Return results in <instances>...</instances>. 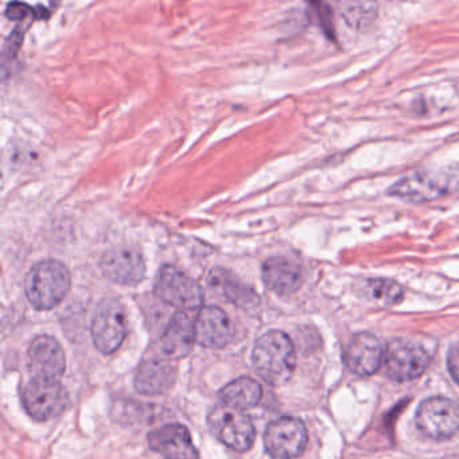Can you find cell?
Instances as JSON below:
<instances>
[{"label":"cell","mask_w":459,"mask_h":459,"mask_svg":"<svg viewBox=\"0 0 459 459\" xmlns=\"http://www.w3.org/2000/svg\"><path fill=\"white\" fill-rule=\"evenodd\" d=\"M100 267L109 281L122 286H136L143 281L146 273L143 256L133 247L109 249L101 259Z\"/></svg>","instance_id":"8fae6325"},{"label":"cell","mask_w":459,"mask_h":459,"mask_svg":"<svg viewBox=\"0 0 459 459\" xmlns=\"http://www.w3.org/2000/svg\"><path fill=\"white\" fill-rule=\"evenodd\" d=\"M177 365L173 359H152L142 362L135 375V389L146 396L165 394L176 383Z\"/></svg>","instance_id":"2e32d148"},{"label":"cell","mask_w":459,"mask_h":459,"mask_svg":"<svg viewBox=\"0 0 459 459\" xmlns=\"http://www.w3.org/2000/svg\"><path fill=\"white\" fill-rule=\"evenodd\" d=\"M154 294L166 305L179 310H195L204 302L200 284L174 265L160 268L155 279Z\"/></svg>","instance_id":"277c9868"},{"label":"cell","mask_w":459,"mask_h":459,"mask_svg":"<svg viewBox=\"0 0 459 459\" xmlns=\"http://www.w3.org/2000/svg\"><path fill=\"white\" fill-rule=\"evenodd\" d=\"M370 292L375 299L381 300L386 305H394L403 298V289L396 281L389 279H375L369 281Z\"/></svg>","instance_id":"7402d4cb"},{"label":"cell","mask_w":459,"mask_h":459,"mask_svg":"<svg viewBox=\"0 0 459 459\" xmlns=\"http://www.w3.org/2000/svg\"><path fill=\"white\" fill-rule=\"evenodd\" d=\"M450 176L437 171H416L403 177L389 189V195L410 203H429L450 192Z\"/></svg>","instance_id":"30bf717a"},{"label":"cell","mask_w":459,"mask_h":459,"mask_svg":"<svg viewBox=\"0 0 459 459\" xmlns=\"http://www.w3.org/2000/svg\"><path fill=\"white\" fill-rule=\"evenodd\" d=\"M252 364L260 377L273 385H281L289 381L297 367L294 343L286 333H265L255 343Z\"/></svg>","instance_id":"6da1fadb"},{"label":"cell","mask_w":459,"mask_h":459,"mask_svg":"<svg viewBox=\"0 0 459 459\" xmlns=\"http://www.w3.org/2000/svg\"><path fill=\"white\" fill-rule=\"evenodd\" d=\"M195 342L211 349L224 348L233 337L230 316L216 306H206L195 321Z\"/></svg>","instance_id":"5bb4252c"},{"label":"cell","mask_w":459,"mask_h":459,"mask_svg":"<svg viewBox=\"0 0 459 459\" xmlns=\"http://www.w3.org/2000/svg\"><path fill=\"white\" fill-rule=\"evenodd\" d=\"M263 281L281 297L295 294L305 281L302 268L283 256H273L263 264Z\"/></svg>","instance_id":"9a60e30c"},{"label":"cell","mask_w":459,"mask_h":459,"mask_svg":"<svg viewBox=\"0 0 459 459\" xmlns=\"http://www.w3.org/2000/svg\"><path fill=\"white\" fill-rule=\"evenodd\" d=\"M208 424L212 434L232 450L244 453L254 445L255 426L244 411L222 403L209 413Z\"/></svg>","instance_id":"3957f363"},{"label":"cell","mask_w":459,"mask_h":459,"mask_svg":"<svg viewBox=\"0 0 459 459\" xmlns=\"http://www.w3.org/2000/svg\"><path fill=\"white\" fill-rule=\"evenodd\" d=\"M311 4L316 6V12L319 13V18H321L322 25H324L325 31L329 33L330 36L334 34V30H333V22L329 18V14L322 9L321 0H310Z\"/></svg>","instance_id":"484cf974"},{"label":"cell","mask_w":459,"mask_h":459,"mask_svg":"<svg viewBox=\"0 0 459 459\" xmlns=\"http://www.w3.org/2000/svg\"><path fill=\"white\" fill-rule=\"evenodd\" d=\"M416 426L431 439H448L459 429V405L447 397H429L419 405Z\"/></svg>","instance_id":"ba28073f"},{"label":"cell","mask_w":459,"mask_h":459,"mask_svg":"<svg viewBox=\"0 0 459 459\" xmlns=\"http://www.w3.org/2000/svg\"><path fill=\"white\" fill-rule=\"evenodd\" d=\"M23 33H25V30L22 28L15 29L13 31L12 36L9 37L6 45H4V58L9 57L12 60V58L17 56L18 50H20L21 45H22Z\"/></svg>","instance_id":"cb8c5ba5"},{"label":"cell","mask_w":459,"mask_h":459,"mask_svg":"<svg viewBox=\"0 0 459 459\" xmlns=\"http://www.w3.org/2000/svg\"><path fill=\"white\" fill-rule=\"evenodd\" d=\"M429 351L415 341L392 340L384 351V368L392 380L405 383L415 380L429 368Z\"/></svg>","instance_id":"8992f818"},{"label":"cell","mask_w":459,"mask_h":459,"mask_svg":"<svg viewBox=\"0 0 459 459\" xmlns=\"http://www.w3.org/2000/svg\"><path fill=\"white\" fill-rule=\"evenodd\" d=\"M93 343L103 354H111L122 346L127 335V318L119 300H101L92 319Z\"/></svg>","instance_id":"52a82bcc"},{"label":"cell","mask_w":459,"mask_h":459,"mask_svg":"<svg viewBox=\"0 0 459 459\" xmlns=\"http://www.w3.org/2000/svg\"><path fill=\"white\" fill-rule=\"evenodd\" d=\"M195 341V322L184 310H181L169 322L160 338V349L169 359H178L189 354Z\"/></svg>","instance_id":"ac0fdd59"},{"label":"cell","mask_w":459,"mask_h":459,"mask_svg":"<svg viewBox=\"0 0 459 459\" xmlns=\"http://www.w3.org/2000/svg\"><path fill=\"white\" fill-rule=\"evenodd\" d=\"M307 439V429L303 421L284 416L268 424L264 432V447L273 458H295L305 451Z\"/></svg>","instance_id":"9c48e42d"},{"label":"cell","mask_w":459,"mask_h":459,"mask_svg":"<svg viewBox=\"0 0 459 459\" xmlns=\"http://www.w3.org/2000/svg\"><path fill=\"white\" fill-rule=\"evenodd\" d=\"M71 283V273L64 263L44 260L34 265L26 276V295L34 307L50 310L63 302Z\"/></svg>","instance_id":"7a4b0ae2"},{"label":"cell","mask_w":459,"mask_h":459,"mask_svg":"<svg viewBox=\"0 0 459 459\" xmlns=\"http://www.w3.org/2000/svg\"><path fill=\"white\" fill-rule=\"evenodd\" d=\"M337 12L349 28L365 30L378 14L377 0H334Z\"/></svg>","instance_id":"44dd1931"},{"label":"cell","mask_w":459,"mask_h":459,"mask_svg":"<svg viewBox=\"0 0 459 459\" xmlns=\"http://www.w3.org/2000/svg\"><path fill=\"white\" fill-rule=\"evenodd\" d=\"M37 15L36 10L29 4H22V2H12L7 6L6 17L10 21H15V22H22L28 17H34Z\"/></svg>","instance_id":"603a6c76"},{"label":"cell","mask_w":459,"mask_h":459,"mask_svg":"<svg viewBox=\"0 0 459 459\" xmlns=\"http://www.w3.org/2000/svg\"><path fill=\"white\" fill-rule=\"evenodd\" d=\"M149 445L155 453L170 458L198 456L189 429L181 424H168L150 432Z\"/></svg>","instance_id":"e0dca14e"},{"label":"cell","mask_w":459,"mask_h":459,"mask_svg":"<svg viewBox=\"0 0 459 459\" xmlns=\"http://www.w3.org/2000/svg\"><path fill=\"white\" fill-rule=\"evenodd\" d=\"M29 370L37 377L60 378L65 372V353L49 335L34 338L28 351Z\"/></svg>","instance_id":"4fadbf2b"},{"label":"cell","mask_w":459,"mask_h":459,"mask_svg":"<svg viewBox=\"0 0 459 459\" xmlns=\"http://www.w3.org/2000/svg\"><path fill=\"white\" fill-rule=\"evenodd\" d=\"M447 367L454 380L459 384V343L454 345L448 351Z\"/></svg>","instance_id":"d4e9b609"},{"label":"cell","mask_w":459,"mask_h":459,"mask_svg":"<svg viewBox=\"0 0 459 459\" xmlns=\"http://www.w3.org/2000/svg\"><path fill=\"white\" fill-rule=\"evenodd\" d=\"M209 286L219 290L225 299L240 308L256 307L260 303L259 295L254 289L244 284L238 276L221 267L213 268L208 276Z\"/></svg>","instance_id":"d6986e66"},{"label":"cell","mask_w":459,"mask_h":459,"mask_svg":"<svg viewBox=\"0 0 459 459\" xmlns=\"http://www.w3.org/2000/svg\"><path fill=\"white\" fill-rule=\"evenodd\" d=\"M22 404L31 418L47 421L65 411L68 394L57 378L34 376L23 388Z\"/></svg>","instance_id":"5b68a950"},{"label":"cell","mask_w":459,"mask_h":459,"mask_svg":"<svg viewBox=\"0 0 459 459\" xmlns=\"http://www.w3.org/2000/svg\"><path fill=\"white\" fill-rule=\"evenodd\" d=\"M262 394V385L256 380L251 377H238L225 385L220 391L219 396L224 404L247 411L259 404Z\"/></svg>","instance_id":"ffe728a7"},{"label":"cell","mask_w":459,"mask_h":459,"mask_svg":"<svg viewBox=\"0 0 459 459\" xmlns=\"http://www.w3.org/2000/svg\"><path fill=\"white\" fill-rule=\"evenodd\" d=\"M343 361L354 375H375L384 362L383 346L376 335L359 333L346 346Z\"/></svg>","instance_id":"7c38bea8"}]
</instances>
